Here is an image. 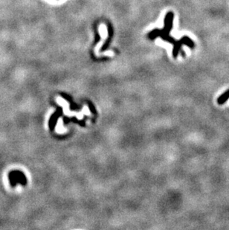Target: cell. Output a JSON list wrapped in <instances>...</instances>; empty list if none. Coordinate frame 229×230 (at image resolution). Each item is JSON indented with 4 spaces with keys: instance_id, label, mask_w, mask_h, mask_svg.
I'll list each match as a JSON object with an SVG mask.
<instances>
[{
    "instance_id": "cell-1",
    "label": "cell",
    "mask_w": 229,
    "mask_h": 230,
    "mask_svg": "<svg viewBox=\"0 0 229 230\" xmlns=\"http://www.w3.org/2000/svg\"><path fill=\"white\" fill-rule=\"evenodd\" d=\"M173 18H174V14L173 12H168L166 16L165 19V28L164 29L159 30V29H154L150 32L149 34V38L151 40L155 39V37H160L162 38V40L167 41V42L172 43L173 45V56L174 58H176L178 56L179 53L180 49H181L182 46L183 44L188 46L190 49H193L194 48V43L193 41L190 39L188 37H183L182 39L179 40H175V39L173 38L172 37L170 36V31H171L172 27H173Z\"/></svg>"
},
{
    "instance_id": "cell-2",
    "label": "cell",
    "mask_w": 229,
    "mask_h": 230,
    "mask_svg": "<svg viewBox=\"0 0 229 230\" xmlns=\"http://www.w3.org/2000/svg\"><path fill=\"white\" fill-rule=\"evenodd\" d=\"M8 179H9L10 184L12 187H15L18 183L21 184L22 186H26L27 184V178L26 175L19 170H15L9 172Z\"/></svg>"
},
{
    "instance_id": "cell-3",
    "label": "cell",
    "mask_w": 229,
    "mask_h": 230,
    "mask_svg": "<svg viewBox=\"0 0 229 230\" xmlns=\"http://www.w3.org/2000/svg\"><path fill=\"white\" fill-rule=\"evenodd\" d=\"M62 114H63V109L61 107H58L57 110L55 111V113L51 115L49 121H48V127H49V129L51 130V131H54L57 122V120Z\"/></svg>"
},
{
    "instance_id": "cell-4",
    "label": "cell",
    "mask_w": 229,
    "mask_h": 230,
    "mask_svg": "<svg viewBox=\"0 0 229 230\" xmlns=\"http://www.w3.org/2000/svg\"><path fill=\"white\" fill-rule=\"evenodd\" d=\"M229 99V89H227L226 91L224 92L223 93L217 98V103L218 104L222 105L225 104L227 101Z\"/></svg>"
},
{
    "instance_id": "cell-5",
    "label": "cell",
    "mask_w": 229,
    "mask_h": 230,
    "mask_svg": "<svg viewBox=\"0 0 229 230\" xmlns=\"http://www.w3.org/2000/svg\"><path fill=\"white\" fill-rule=\"evenodd\" d=\"M88 106H89L91 111L95 114V107H94V106L92 105V103H88Z\"/></svg>"
}]
</instances>
